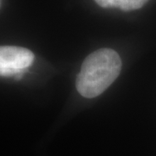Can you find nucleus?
Here are the masks:
<instances>
[{
  "mask_svg": "<svg viewBox=\"0 0 156 156\" xmlns=\"http://www.w3.org/2000/svg\"><path fill=\"white\" fill-rule=\"evenodd\" d=\"M0 4H1V0H0Z\"/></svg>",
  "mask_w": 156,
  "mask_h": 156,
  "instance_id": "nucleus-4",
  "label": "nucleus"
},
{
  "mask_svg": "<svg viewBox=\"0 0 156 156\" xmlns=\"http://www.w3.org/2000/svg\"><path fill=\"white\" fill-rule=\"evenodd\" d=\"M122 60L115 50L103 48L86 57L76 77L78 93L86 98H95L103 93L118 77Z\"/></svg>",
  "mask_w": 156,
  "mask_h": 156,
  "instance_id": "nucleus-1",
  "label": "nucleus"
},
{
  "mask_svg": "<svg viewBox=\"0 0 156 156\" xmlns=\"http://www.w3.org/2000/svg\"><path fill=\"white\" fill-rule=\"evenodd\" d=\"M102 8H119L122 11H134L141 8L148 0H95Z\"/></svg>",
  "mask_w": 156,
  "mask_h": 156,
  "instance_id": "nucleus-3",
  "label": "nucleus"
},
{
  "mask_svg": "<svg viewBox=\"0 0 156 156\" xmlns=\"http://www.w3.org/2000/svg\"><path fill=\"white\" fill-rule=\"evenodd\" d=\"M34 61L28 49L17 46H0V76H11L23 73Z\"/></svg>",
  "mask_w": 156,
  "mask_h": 156,
  "instance_id": "nucleus-2",
  "label": "nucleus"
}]
</instances>
